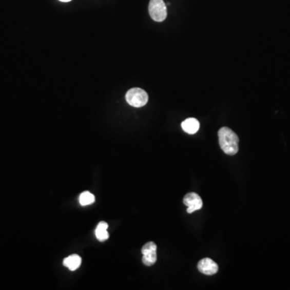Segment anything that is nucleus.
<instances>
[{"instance_id":"10","label":"nucleus","mask_w":290,"mask_h":290,"mask_svg":"<svg viewBox=\"0 0 290 290\" xmlns=\"http://www.w3.org/2000/svg\"><path fill=\"white\" fill-rule=\"evenodd\" d=\"M94 201H95L94 195H92L89 191L83 192L79 197V202L82 206H88V205L94 203Z\"/></svg>"},{"instance_id":"6","label":"nucleus","mask_w":290,"mask_h":290,"mask_svg":"<svg viewBox=\"0 0 290 290\" xmlns=\"http://www.w3.org/2000/svg\"><path fill=\"white\" fill-rule=\"evenodd\" d=\"M198 269L205 275L212 276L217 274L219 266L211 259L204 258L201 260L198 264Z\"/></svg>"},{"instance_id":"9","label":"nucleus","mask_w":290,"mask_h":290,"mask_svg":"<svg viewBox=\"0 0 290 290\" xmlns=\"http://www.w3.org/2000/svg\"><path fill=\"white\" fill-rule=\"evenodd\" d=\"M108 224L106 222H100L95 229V236L100 241H105L109 238V233L107 232Z\"/></svg>"},{"instance_id":"5","label":"nucleus","mask_w":290,"mask_h":290,"mask_svg":"<svg viewBox=\"0 0 290 290\" xmlns=\"http://www.w3.org/2000/svg\"><path fill=\"white\" fill-rule=\"evenodd\" d=\"M183 203L187 206V212L193 213L200 210L202 207V200L201 197L196 193H189L184 197Z\"/></svg>"},{"instance_id":"1","label":"nucleus","mask_w":290,"mask_h":290,"mask_svg":"<svg viewBox=\"0 0 290 290\" xmlns=\"http://www.w3.org/2000/svg\"><path fill=\"white\" fill-rule=\"evenodd\" d=\"M219 145L222 150L227 155L234 156L239 151V137L234 131L229 127H223L219 129Z\"/></svg>"},{"instance_id":"2","label":"nucleus","mask_w":290,"mask_h":290,"mask_svg":"<svg viewBox=\"0 0 290 290\" xmlns=\"http://www.w3.org/2000/svg\"><path fill=\"white\" fill-rule=\"evenodd\" d=\"M126 101L131 107H142L148 103V95L143 89L132 88L127 92Z\"/></svg>"},{"instance_id":"7","label":"nucleus","mask_w":290,"mask_h":290,"mask_svg":"<svg viewBox=\"0 0 290 290\" xmlns=\"http://www.w3.org/2000/svg\"><path fill=\"white\" fill-rule=\"evenodd\" d=\"M182 127L185 132L190 134V135H194L199 131L200 124H199V120H196V119L189 118L182 122Z\"/></svg>"},{"instance_id":"8","label":"nucleus","mask_w":290,"mask_h":290,"mask_svg":"<svg viewBox=\"0 0 290 290\" xmlns=\"http://www.w3.org/2000/svg\"><path fill=\"white\" fill-rule=\"evenodd\" d=\"M63 264L70 271H75L80 267L81 264H82V259L79 255H71L63 260Z\"/></svg>"},{"instance_id":"4","label":"nucleus","mask_w":290,"mask_h":290,"mask_svg":"<svg viewBox=\"0 0 290 290\" xmlns=\"http://www.w3.org/2000/svg\"><path fill=\"white\" fill-rule=\"evenodd\" d=\"M142 261L146 266H152L157 261V245L153 242H148L141 249Z\"/></svg>"},{"instance_id":"3","label":"nucleus","mask_w":290,"mask_h":290,"mask_svg":"<svg viewBox=\"0 0 290 290\" xmlns=\"http://www.w3.org/2000/svg\"><path fill=\"white\" fill-rule=\"evenodd\" d=\"M148 11L156 22H162L166 19L167 7L163 0H150Z\"/></svg>"},{"instance_id":"11","label":"nucleus","mask_w":290,"mask_h":290,"mask_svg":"<svg viewBox=\"0 0 290 290\" xmlns=\"http://www.w3.org/2000/svg\"><path fill=\"white\" fill-rule=\"evenodd\" d=\"M59 1H61V2L68 3V2H70L71 0H59Z\"/></svg>"}]
</instances>
